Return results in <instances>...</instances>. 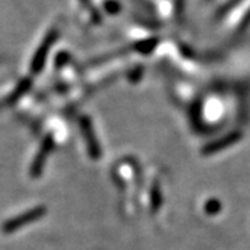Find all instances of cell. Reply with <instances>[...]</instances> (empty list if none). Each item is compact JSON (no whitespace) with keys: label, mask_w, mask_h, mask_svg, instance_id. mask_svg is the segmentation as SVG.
Returning a JSON list of instances; mask_svg holds the SVG:
<instances>
[{"label":"cell","mask_w":250,"mask_h":250,"mask_svg":"<svg viewBox=\"0 0 250 250\" xmlns=\"http://www.w3.org/2000/svg\"><path fill=\"white\" fill-rule=\"evenodd\" d=\"M43 213H45V210L42 207H36L34 210H29V211L24 213V214L18 215V217L10 220L9 223H6L3 225V232H13V231H16L18 228H21V227H24V225L38 220L39 217H42Z\"/></svg>","instance_id":"1"}]
</instances>
